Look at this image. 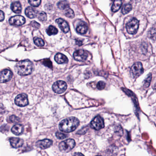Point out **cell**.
<instances>
[{"mask_svg":"<svg viewBox=\"0 0 156 156\" xmlns=\"http://www.w3.org/2000/svg\"><path fill=\"white\" fill-rule=\"evenodd\" d=\"M79 120L74 117H69L60 122L59 129L62 132L70 133L73 132L79 125Z\"/></svg>","mask_w":156,"mask_h":156,"instance_id":"6da1fadb","label":"cell"},{"mask_svg":"<svg viewBox=\"0 0 156 156\" xmlns=\"http://www.w3.org/2000/svg\"><path fill=\"white\" fill-rule=\"evenodd\" d=\"M15 69L19 75L24 76L32 73L34 70V65L29 60H24L16 63Z\"/></svg>","mask_w":156,"mask_h":156,"instance_id":"7a4b0ae2","label":"cell"},{"mask_svg":"<svg viewBox=\"0 0 156 156\" xmlns=\"http://www.w3.org/2000/svg\"><path fill=\"white\" fill-rule=\"evenodd\" d=\"M76 145L75 140L69 139L60 143L59 147L62 152H68L72 150Z\"/></svg>","mask_w":156,"mask_h":156,"instance_id":"3957f363","label":"cell"},{"mask_svg":"<svg viewBox=\"0 0 156 156\" xmlns=\"http://www.w3.org/2000/svg\"><path fill=\"white\" fill-rule=\"evenodd\" d=\"M139 26V21L136 18H133L126 24V30L130 34H136L138 29Z\"/></svg>","mask_w":156,"mask_h":156,"instance_id":"277c9868","label":"cell"},{"mask_svg":"<svg viewBox=\"0 0 156 156\" xmlns=\"http://www.w3.org/2000/svg\"><path fill=\"white\" fill-rule=\"evenodd\" d=\"M67 84L63 81H57L54 83L52 89L57 94H62L66 91L67 89Z\"/></svg>","mask_w":156,"mask_h":156,"instance_id":"5b68a950","label":"cell"},{"mask_svg":"<svg viewBox=\"0 0 156 156\" xmlns=\"http://www.w3.org/2000/svg\"><path fill=\"white\" fill-rule=\"evenodd\" d=\"M143 72L142 65L141 62L135 63L132 66L130 69V73L134 78L140 76Z\"/></svg>","mask_w":156,"mask_h":156,"instance_id":"8992f818","label":"cell"},{"mask_svg":"<svg viewBox=\"0 0 156 156\" xmlns=\"http://www.w3.org/2000/svg\"><path fill=\"white\" fill-rule=\"evenodd\" d=\"M90 125L92 129L96 130H100L104 126V120L101 116H96L91 122Z\"/></svg>","mask_w":156,"mask_h":156,"instance_id":"52a82bcc","label":"cell"},{"mask_svg":"<svg viewBox=\"0 0 156 156\" xmlns=\"http://www.w3.org/2000/svg\"><path fill=\"white\" fill-rule=\"evenodd\" d=\"M16 104L20 107H24L29 104V100L26 94H20L18 95L15 99Z\"/></svg>","mask_w":156,"mask_h":156,"instance_id":"ba28073f","label":"cell"},{"mask_svg":"<svg viewBox=\"0 0 156 156\" xmlns=\"http://www.w3.org/2000/svg\"><path fill=\"white\" fill-rule=\"evenodd\" d=\"M88 53L85 50L79 49L76 50L73 54L74 59L78 62H84L88 57Z\"/></svg>","mask_w":156,"mask_h":156,"instance_id":"9c48e42d","label":"cell"},{"mask_svg":"<svg viewBox=\"0 0 156 156\" xmlns=\"http://www.w3.org/2000/svg\"><path fill=\"white\" fill-rule=\"evenodd\" d=\"M10 24L14 26H21L25 23V19L24 16L20 15L13 16L9 20Z\"/></svg>","mask_w":156,"mask_h":156,"instance_id":"30bf717a","label":"cell"},{"mask_svg":"<svg viewBox=\"0 0 156 156\" xmlns=\"http://www.w3.org/2000/svg\"><path fill=\"white\" fill-rule=\"evenodd\" d=\"M12 72L8 69H5L3 70L1 73V82L5 83L11 79L12 77Z\"/></svg>","mask_w":156,"mask_h":156,"instance_id":"8fae6325","label":"cell"},{"mask_svg":"<svg viewBox=\"0 0 156 156\" xmlns=\"http://www.w3.org/2000/svg\"><path fill=\"white\" fill-rule=\"evenodd\" d=\"M53 144V142L49 139H44V140H40L36 142V146L42 149H45L49 148Z\"/></svg>","mask_w":156,"mask_h":156,"instance_id":"7c38bea8","label":"cell"},{"mask_svg":"<svg viewBox=\"0 0 156 156\" xmlns=\"http://www.w3.org/2000/svg\"><path fill=\"white\" fill-rule=\"evenodd\" d=\"M56 23L58 24L61 30L64 33H67L70 30V27L68 23L62 19H57L56 20Z\"/></svg>","mask_w":156,"mask_h":156,"instance_id":"4fadbf2b","label":"cell"},{"mask_svg":"<svg viewBox=\"0 0 156 156\" xmlns=\"http://www.w3.org/2000/svg\"><path fill=\"white\" fill-rule=\"evenodd\" d=\"M10 142L13 147L18 148L22 147L24 144V140L19 138L12 137L10 139Z\"/></svg>","mask_w":156,"mask_h":156,"instance_id":"5bb4252c","label":"cell"},{"mask_svg":"<svg viewBox=\"0 0 156 156\" xmlns=\"http://www.w3.org/2000/svg\"><path fill=\"white\" fill-rule=\"evenodd\" d=\"M25 13L28 18L34 19L37 17L38 11L33 7H28L25 10Z\"/></svg>","mask_w":156,"mask_h":156,"instance_id":"9a60e30c","label":"cell"},{"mask_svg":"<svg viewBox=\"0 0 156 156\" xmlns=\"http://www.w3.org/2000/svg\"><path fill=\"white\" fill-rule=\"evenodd\" d=\"M54 60L58 64H63L67 62L68 58L64 54L61 53H57L54 57Z\"/></svg>","mask_w":156,"mask_h":156,"instance_id":"2e32d148","label":"cell"},{"mask_svg":"<svg viewBox=\"0 0 156 156\" xmlns=\"http://www.w3.org/2000/svg\"><path fill=\"white\" fill-rule=\"evenodd\" d=\"M24 127L23 125L16 124L14 125L11 128V132L16 135H20L24 132Z\"/></svg>","mask_w":156,"mask_h":156,"instance_id":"e0dca14e","label":"cell"},{"mask_svg":"<svg viewBox=\"0 0 156 156\" xmlns=\"http://www.w3.org/2000/svg\"><path fill=\"white\" fill-rule=\"evenodd\" d=\"M11 7V10L16 14H20L22 11V6L19 1H15L12 3Z\"/></svg>","mask_w":156,"mask_h":156,"instance_id":"ac0fdd59","label":"cell"},{"mask_svg":"<svg viewBox=\"0 0 156 156\" xmlns=\"http://www.w3.org/2000/svg\"><path fill=\"white\" fill-rule=\"evenodd\" d=\"M88 30L87 25L84 23H82L79 24L76 29L77 33L80 34H85L87 32Z\"/></svg>","mask_w":156,"mask_h":156,"instance_id":"d6986e66","label":"cell"},{"mask_svg":"<svg viewBox=\"0 0 156 156\" xmlns=\"http://www.w3.org/2000/svg\"><path fill=\"white\" fill-rule=\"evenodd\" d=\"M122 0H114L112 6V11L113 12H116L120 9L122 6Z\"/></svg>","mask_w":156,"mask_h":156,"instance_id":"ffe728a7","label":"cell"},{"mask_svg":"<svg viewBox=\"0 0 156 156\" xmlns=\"http://www.w3.org/2000/svg\"><path fill=\"white\" fill-rule=\"evenodd\" d=\"M57 6L60 9L64 10L66 9L67 8L70 7L69 3L68 1H67L66 0L60 1L58 3Z\"/></svg>","mask_w":156,"mask_h":156,"instance_id":"44dd1931","label":"cell"},{"mask_svg":"<svg viewBox=\"0 0 156 156\" xmlns=\"http://www.w3.org/2000/svg\"><path fill=\"white\" fill-rule=\"evenodd\" d=\"M46 32L49 35H56L57 34L58 31L57 29L54 27V26L50 25L49 28L47 29Z\"/></svg>","mask_w":156,"mask_h":156,"instance_id":"7402d4cb","label":"cell"},{"mask_svg":"<svg viewBox=\"0 0 156 156\" xmlns=\"http://www.w3.org/2000/svg\"><path fill=\"white\" fill-rule=\"evenodd\" d=\"M64 13L67 17L71 18V19H73L75 16L74 11L71 8H70V7H68L66 9L64 10Z\"/></svg>","mask_w":156,"mask_h":156,"instance_id":"603a6c76","label":"cell"},{"mask_svg":"<svg viewBox=\"0 0 156 156\" xmlns=\"http://www.w3.org/2000/svg\"><path fill=\"white\" fill-rule=\"evenodd\" d=\"M148 36L150 39L156 42V29L152 28L148 33Z\"/></svg>","mask_w":156,"mask_h":156,"instance_id":"cb8c5ba5","label":"cell"},{"mask_svg":"<svg viewBox=\"0 0 156 156\" xmlns=\"http://www.w3.org/2000/svg\"><path fill=\"white\" fill-rule=\"evenodd\" d=\"M132 5L130 4H126L123 6L122 9V13L123 14H128L132 10Z\"/></svg>","mask_w":156,"mask_h":156,"instance_id":"d4e9b609","label":"cell"},{"mask_svg":"<svg viewBox=\"0 0 156 156\" xmlns=\"http://www.w3.org/2000/svg\"><path fill=\"white\" fill-rule=\"evenodd\" d=\"M37 18L41 22H44L47 20V15L44 11H39L38 13Z\"/></svg>","mask_w":156,"mask_h":156,"instance_id":"484cf974","label":"cell"},{"mask_svg":"<svg viewBox=\"0 0 156 156\" xmlns=\"http://www.w3.org/2000/svg\"><path fill=\"white\" fill-rule=\"evenodd\" d=\"M34 43L35 45L39 47H43L44 46V40L41 38H39L38 37H35L34 39Z\"/></svg>","mask_w":156,"mask_h":156,"instance_id":"4316f807","label":"cell"},{"mask_svg":"<svg viewBox=\"0 0 156 156\" xmlns=\"http://www.w3.org/2000/svg\"><path fill=\"white\" fill-rule=\"evenodd\" d=\"M29 3L34 7H38L41 3V0H28Z\"/></svg>","mask_w":156,"mask_h":156,"instance_id":"83f0119b","label":"cell"},{"mask_svg":"<svg viewBox=\"0 0 156 156\" xmlns=\"http://www.w3.org/2000/svg\"><path fill=\"white\" fill-rule=\"evenodd\" d=\"M151 80H152V75L151 73L147 75V78L144 81V86L145 87H148L150 85V83H151Z\"/></svg>","mask_w":156,"mask_h":156,"instance_id":"f1b7e54d","label":"cell"},{"mask_svg":"<svg viewBox=\"0 0 156 156\" xmlns=\"http://www.w3.org/2000/svg\"><path fill=\"white\" fill-rule=\"evenodd\" d=\"M105 86H106V84L104 82L100 81L97 84V87L98 89L101 90L104 89L105 87Z\"/></svg>","mask_w":156,"mask_h":156,"instance_id":"f546056e","label":"cell"},{"mask_svg":"<svg viewBox=\"0 0 156 156\" xmlns=\"http://www.w3.org/2000/svg\"><path fill=\"white\" fill-rule=\"evenodd\" d=\"M56 137L59 139H64L68 137V136L65 134L62 133L57 132L56 133Z\"/></svg>","mask_w":156,"mask_h":156,"instance_id":"4dcf8cb0","label":"cell"},{"mask_svg":"<svg viewBox=\"0 0 156 156\" xmlns=\"http://www.w3.org/2000/svg\"><path fill=\"white\" fill-rule=\"evenodd\" d=\"M10 120L11 122L15 123V122H17L19 121V119L18 117H16L15 115H12V116L10 117Z\"/></svg>","mask_w":156,"mask_h":156,"instance_id":"1f68e13d","label":"cell"},{"mask_svg":"<svg viewBox=\"0 0 156 156\" xmlns=\"http://www.w3.org/2000/svg\"><path fill=\"white\" fill-rule=\"evenodd\" d=\"M31 24L32 25V26L33 27L37 28V29H38L40 27V24L39 23L34 21H33L31 22Z\"/></svg>","mask_w":156,"mask_h":156,"instance_id":"d6a6232c","label":"cell"},{"mask_svg":"<svg viewBox=\"0 0 156 156\" xmlns=\"http://www.w3.org/2000/svg\"><path fill=\"white\" fill-rule=\"evenodd\" d=\"M0 19H1V21L2 22V21L4 19V14L2 11H1V16H0Z\"/></svg>","mask_w":156,"mask_h":156,"instance_id":"836d02e7","label":"cell"},{"mask_svg":"<svg viewBox=\"0 0 156 156\" xmlns=\"http://www.w3.org/2000/svg\"><path fill=\"white\" fill-rule=\"evenodd\" d=\"M75 155H83V154H82V153H79V154H77V153H76V154H74Z\"/></svg>","mask_w":156,"mask_h":156,"instance_id":"e575fe53","label":"cell"},{"mask_svg":"<svg viewBox=\"0 0 156 156\" xmlns=\"http://www.w3.org/2000/svg\"><path fill=\"white\" fill-rule=\"evenodd\" d=\"M154 89H155V90L156 91V83L155 84V86H154Z\"/></svg>","mask_w":156,"mask_h":156,"instance_id":"d590c367","label":"cell"},{"mask_svg":"<svg viewBox=\"0 0 156 156\" xmlns=\"http://www.w3.org/2000/svg\"><path fill=\"white\" fill-rule=\"evenodd\" d=\"M135 1H136V2H138V1H140L141 0H134Z\"/></svg>","mask_w":156,"mask_h":156,"instance_id":"8d00e7d4","label":"cell"}]
</instances>
